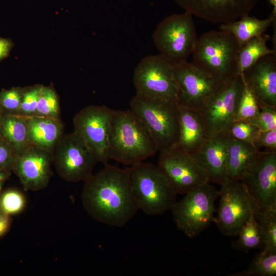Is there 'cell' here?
<instances>
[{"instance_id":"cell-1","label":"cell","mask_w":276,"mask_h":276,"mask_svg":"<svg viewBox=\"0 0 276 276\" xmlns=\"http://www.w3.org/2000/svg\"><path fill=\"white\" fill-rule=\"evenodd\" d=\"M84 181L81 194L82 205L95 220L121 227L139 210L126 169L105 165Z\"/></svg>"},{"instance_id":"cell-2","label":"cell","mask_w":276,"mask_h":276,"mask_svg":"<svg viewBox=\"0 0 276 276\" xmlns=\"http://www.w3.org/2000/svg\"><path fill=\"white\" fill-rule=\"evenodd\" d=\"M157 151L149 132L130 109H113L109 136L110 159L130 166L154 155Z\"/></svg>"},{"instance_id":"cell-3","label":"cell","mask_w":276,"mask_h":276,"mask_svg":"<svg viewBox=\"0 0 276 276\" xmlns=\"http://www.w3.org/2000/svg\"><path fill=\"white\" fill-rule=\"evenodd\" d=\"M126 169L139 210L151 216L171 210L177 193L157 166L142 161Z\"/></svg>"},{"instance_id":"cell-4","label":"cell","mask_w":276,"mask_h":276,"mask_svg":"<svg viewBox=\"0 0 276 276\" xmlns=\"http://www.w3.org/2000/svg\"><path fill=\"white\" fill-rule=\"evenodd\" d=\"M240 44L231 33L211 31L198 39L192 53L195 66L221 81L238 75Z\"/></svg>"},{"instance_id":"cell-5","label":"cell","mask_w":276,"mask_h":276,"mask_svg":"<svg viewBox=\"0 0 276 276\" xmlns=\"http://www.w3.org/2000/svg\"><path fill=\"white\" fill-rule=\"evenodd\" d=\"M130 110L141 120L160 152L175 147L179 136L177 103L135 95Z\"/></svg>"},{"instance_id":"cell-6","label":"cell","mask_w":276,"mask_h":276,"mask_svg":"<svg viewBox=\"0 0 276 276\" xmlns=\"http://www.w3.org/2000/svg\"><path fill=\"white\" fill-rule=\"evenodd\" d=\"M219 192L208 182L185 194L170 211L177 228L193 238L209 227L214 221L215 201Z\"/></svg>"},{"instance_id":"cell-7","label":"cell","mask_w":276,"mask_h":276,"mask_svg":"<svg viewBox=\"0 0 276 276\" xmlns=\"http://www.w3.org/2000/svg\"><path fill=\"white\" fill-rule=\"evenodd\" d=\"M152 38L160 54L174 65L187 61L198 39L192 15L185 11L166 17L155 30Z\"/></svg>"},{"instance_id":"cell-8","label":"cell","mask_w":276,"mask_h":276,"mask_svg":"<svg viewBox=\"0 0 276 276\" xmlns=\"http://www.w3.org/2000/svg\"><path fill=\"white\" fill-rule=\"evenodd\" d=\"M133 81L137 96L177 103L174 65L160 54L143 58L134 70Z\"/></svg>"},{"instance_id":"cell-9","label":"cell","mask_w":276,"mask_h":276,"mask_svg":"<svg viewBox=\"0 0 276 276\" xmlns=\"http://www.w3.org/2000/svg\"><path fill=\"white\" fill-rule=\"evenodd\" d=\"M220 185L219 204L214 222L224 236H237L256 207L240 180L226 177Z\"/></svg>"},{"instance_id":"cell-10","label":"cell","mask_w":276,"mask_h":276,"mask_svg":"<svg viewBox=\"0 0 276 276\" xmlns=\"http://www.w3.org/2000/svg\"><path fill=\"white\" fill-rule=\"evenodd\" d=\"M59 176L65 181H85L98 160L94 153L74 132L63 134L52 152Z\"/></svg>"},{"instance_id":"cell-11","label":"cell","mask_w":276,"mask_h":276,"mask_svg":"<svg viewBox=\"0 0 276 276\" xmlns=\"http://www.w3.org/2000/svg\"><path fill=\"white\" fill-rule=\"evenodd\" d=\"M242 75L222 82L200 111L209 137L227 132L236 121L239 102L244 88Z\"/></svg>"},{"instance_id":"cell-12","label":"cell","mask_w":276,"mask_h":276,"mask_svg":"<svg viewBox=\"0 0 276 276\" xmlns=\"http://www.w3.org/2000/svg\"><path fill=\"white\" fill-rule=\"evenodd\" d=\"M113 109L104 105H89L77 112L73 119L74 132L104 165L110 160L109 136Z\"/></svg>"},{"instance_id":"cell-13","label":"cell","mask_w":276,"mask_h":276,"mask_svg":"<svg viewBox=\"0 0 276 276\" xmlns=\"http://www.w3.org/2000/svg\"><path fill=\"white\" fill-rule=\"evenodd\" d=\"M240 180L246 187L256 211L275 208L276 152L259 151Z\"/></svg>"},{"instance_id":"cell-14","label":"cell","mask_w":276,"mask_h":276,"mask_svg":"<svg viewBox=\"0 0 276 276\" xmlns=\"http://www.w3.org/2000/svg\"><path fill=\"white\" fill-rule=\"evenodd\" d=\"M178 86L177 103L201 111L224 81L188 61L174 65Z\"/></svg>"},{"instance_id":"cell-15","label":"cell","mask_w":276,"mask_h":276,"mask_svg":"<svg viewBox=\"0 0 276 276\" xmlns=\"http://www.w3.org/2000/svg\"><path fill=\"white\" fill-rule=\"evenodd\" d=\"M157 166L177 194H185L203 183L210 182L206 173L192 155L176 146L160 152Z\"/></svg>"},{"instance_id":"cell-16","label":"cell","mask_w":276,"mask_h":276,"mask_svg":"<svg viewBox=\"0 0 276 276\" xmlns=\"http://www.w3.org/2000/svg\"><path fill=\"white\" fill-rule=\"evenodd\" d=\"M52 153L31 145L15 155L12 170L25 191H37L47 187L52 175Z\"/></svg>"},{"instance_id":"cell-17","label":"cell","mask_w":276,"mask_h":276,"mask_svg":"<svg viewBox=\"0 0 276 276\" xmlns=\"http://www.w3.org/2000/svg\"><path fill=\"white\" fill-rule=\"evenodd\" d=\"M258 0H175L192 15L208 21L228 24L248 15Z\"/></svg>"},{"instance_id":"cell-18","label":"cell","mask_w":276,"mask_h":276,"mask_svg":"<svg viewBox=\"0 0 276 276\" xmlns=\"http://www.w3.org/2000/svg\"><path fill=\"white\" fill-rule=\"evenodd\" d=\"M241 75L258 99L276 107L275 54L261 58Z\"/></svg>"},{"instance_id":"cell-19","label":"cell","mask_w":276,"mask_h":276,"mask_svg":"<svg viewBox=\"0 0 276 276\" xmlns=\"http://www.w3.org/2000/svg\"><path fill=\"white\" fill-rule=\"evenodd\" d=\"M227 132L209 137L192 156L206 173L210 182L220 184L226 177Z\"/></svg>"},{"instance_id":"cell-20","label":"cell","mask_w":276,"mask_h":276,"mask_svg":"<svg viewBox=\"0 0 276 276\" xmlns=\"http://www.w3.org/2000/svg\"><path fill=\"white\" fill-rule=\"evenodd\" d=\"M179 136L176 147L192 154L209 138L205 125L200 111L177 104Z\"/></svg>"},{"instance_id":"cell-21","label":"cell","mask_w":276,"mask_h":276,"mask_svg":"<svg viewBox=\"0 0 276 276\" xmlns=\"http://www.w3.org/2000/svg\"><path fill=\"white\" fill-rule=\"evenodd\" d=\"M27 119L30 144L52 153L63 134L60 119L37 116Z\"/></svg>"},{"instance_id":"cell-22","label":"cell","mask_w":276,"mask_h":276,"mask_svg":"<svg viewBox=\"0 0 276 276\" xmlns=\"http://www.w3.org/2000/svg\"><path fill=\"white\" fill-rule=\"evenodd\" d=\"M258 153L252 145L235 139L228 134L226 145V177L240 180Z\"/></svg>"},{"instance_id":"cell-23","label":"cell","mask_w":276,"mask_h":276,"mask_svg":"<svg viewBox=\"0 0 276 276\" xmlns=\"http://www.w3.org/2000/svg\"><path fill=\"white\" fill-rule=\"evenodd\" d=\"M0 134L15 155L31 145L29 139L26 117L4 112L1 120Z\"/></svg>"},{"instance_id":"cell-24","label":"cell","mask_w":276,"mask_h":276,"mask_svg":"<svg viewBox=\"0 0 276 276\" xmlns=\"http://www.w3.org/2000/svg\"><path fill=\"white\" fill-rule=\"evenodd\" d=\"M275 20V14L273 13L262 20L246 15L234 21L220 24L219 28L232 34L241 47L250 39L264 34Z\"/></svg>"},{"instance_id":"cell-25","label":"cell","mask_w":276,"mask_h":276,"mask_svg":"<svg viewBox=\"0 0 276 276\" xmlns=\"http://www.w3.org/2000/svg\"><path fill=\"white\" fill-rule=\"evenodd\" d=\"M269 36L263 34L254 37L240 47L238 57V75H241L261 58L275 54L274 50L269 49L267 42Z\"/></svg>"},{"instance_id":"cell-26","label":"cell","mask_w":276,"mask_h":276,"mask_svg":"<svg viewBox=\"0 0 276 276\" xmlns=\"http://www.w3.org/2000/svg\"><path fill=\"white\" fill-rule=\"evenodd\" d=\"M237 236L238 239L232 244L235 250L248 252L254 249L264 247L262 231L254 214L242 226Z\"/></svg>"},{"instance_id":"cell-27","label":"cell","mask_w":276,"mask_h":276,"mask_svg":"<svg viewBox=\"0 0 276 276\" xmlns=\"http://www.w3.org/2000/svg\"><path fill=\"white\" fill-rule=\"evenodd\" d=\"M276 274V252L262 249L256 254L245 270L232 276H274Z\"/></svg>"},{"instance_id":"cell-28","label":"cell","mask_w":276,"mask_h":276,"mask_svg":"<svg viewBox=\"0 0 276 276\" xmlns=\"http://www.w3.org/2000/svg\"><path fill=\"white\" fill-rule=\"evenodd\" d=\"M254 216L262 231L263 249L276 252V208L257 210Z\"/></svg>"},{"instance_id":"cell-29","label":"cell","mask_w":276,"mask_h":276,"mask_svg":"<svg viewBox=\"0 0 276 276\" xmlns=\"http://www.w3.org/2000/svg\"><path fill=\"white\" fill-rule=\"evenodd\" d=\"M60 113L59 99L54 87L42 85L34 116L60 119Z\"/></svg>"},{"instance_id":"cell-30","label":"cell","mask_w":276,"mask_h":276,"mask_svg":"<svg viewBox=\"0 0 276 276\" xmlns=\"http://www.w3.org/2000/svg\"><path fill=\"white\" fill-rule=\"evenodd\" d=\"M259 112L258 98L244 82V88L238 106L236 121H248L257 117Z\"/></svg>"},{"instance_id":"cell-31","label":"cell","mask_w":276,"mask_h":276,"mask_svg":"<svg viewBox=\"0 0 276 276\" xmlns=\"http://www.w3.org/2000/svg\"><path fill=\"white\" fill-rule=\"evenodd\" d=\"M259 114L247 121L260 131L276 129V107L270 105L258 99Z\"/></svg>"},{"instance_id":"cell-32","label":"cell","mask_w":276,"mask_h":276,"mask_svg":"<svg viewBox=\"0 0 276 276\" xmlns=\"http://www.w3.org/2000/svg\"><path fill=\"white\" fill-rule=\"evenodd\" d=\"M26 203L24 194L16 190H8L2 193L0 196V209L9 216L22 212Z\"/></svg>"},{"instance_id":"cell-33","label":"cell","mask_w":276,"mask_h":276,"mask_svg":"<svg viewBox=\"0 0 276 276\" xmlns=\"http://www.w3.org/2000/svg\"><path fill=\"white\" fill-rule=\"evenodd\" d=\"M259 129L247 121H235L229 128L227 133L232 137L254 146V141Z\"/></svg>"},{"instance_id":"cell-34","label":"cell","mask_w":276,"mask_h":276,"mask_svg":"<svg viewBox=\"0 0 276 276\" xmlns=\"http://www.w3.org/2000/svg\"><path fill=\"white\" fill-rule=\"evenodd\" d=\"M24 88L12 87L0 91V106L8 114H19Z\"/></svg>"},{"instance_id":"cell-35","label":"cell","mask_w":276,"mask_h":276,"mask_svg":"<svg viewBox=\"0 0 276 276\" xmlns=\"http://www.w3.org/2000/svg\"><path fill=\"white\" fill-rule=\"evenodd\" d=\"M41 87L35 85L24 88L19 114L27 117L35 115Z\"/></svg>"},{"instance_id":"cell-36","label":"cell","mask_w":276,"mask_h":276,"mask_svg":"<svg viewBox=\"0 0 276 276\" xmlns=\"http://www.w3.org/2000/svg\"><path fill=\"white\" fill-rule=\"evenodd\" d=\"M254 147L259 150L263 148L267 152H276V129L259 130L254 141Z\"/></svg>"},{"instance_id":"cell-37","label":"cell","mask_w":276,"mask_h":276,"mask_svg":"<svg viewBox=\"0 0 276 276\" xmlns=\"http://www.w3.org/2000/svg\"><path fill=\"white\" fill-rule=\"evenodd\" d=\"M15 154L9 144L0 136V171L12 170Z\"/></svg>"},{"instance_id":"cell-38","label":"cell","mask_w":276,"mask_h":276,"mask_svg":"<svg viewBox=\"0 0 276 276\" xmlns=\"http://www.w3.org/2000/svg\"><path fill=\"white\" fill-rule=\"evenodd\" d=\"M13 46L10 39L0 37V61L9 55Z\"/></svg>"},{"instance_id":"cell-39","label":"cell","mask_w":276,"mask_h":276,"mask_svg":"<svg viewBox=\"0 0 276 276\" xmlns=\"http://www.w3.org/2000/svg\"><path fill=\"white\" fill-rule=\"evenodd\" d=\"M10 226V216L4 213L0 209V238L7 233Z\"/></svg>"},{"instance_id":"cell-40","label":"cell","mask_w":276,"mask_h":276,"mask_svg":"<svg viewBox=\"0 0 276 276\" xmlns=\"http://www.w3.org/2000/svg\"><path fill=\"white\" fill-rule=\"evenodd\" d=\"M9 174V172L0 171V196L2 194L1 191L3 183Z\"/></svg>"},{"instance_id":"cell-41","label":"cell","mask_w":276,"mask_h":276,"mask_svg":"<svg viewBox=\"0 0 276 276\" xmlns=\"http://www.w3.org/2000/svg\"><path fill=\"white\" fill-rule=\"evenodd\" d=\"M269 3L273 7V11L272 13L275 14L276 13V0H268Z\"/></svg>"},{"instance_id":"cell-42","label":"cell","mask_w":276,"mask_h":276,"mask_svg":"<svg viewBox=\"0 0 276 276\" xmlns=\"http://www.w3.org/2000/svg\"><path fill=\"white\" fill-rule=\"evenodd\" d=\"M3 113H4V111L2 108L1 107V106H0V129H1V120H2V118L3 115ZM0 136H1V134H0Z\"/></svg>"}]
</instances>
